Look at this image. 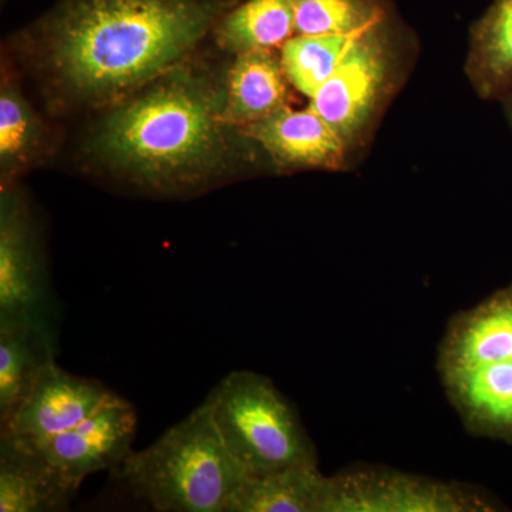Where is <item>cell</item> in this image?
<instances>
[{"label": "cell", "instance_id": "6da1fadb", "mask_svg": "<svg viewBox=\"0 0 512 512\" xmlns=\"http://www.w3.org/2000/svg\"><path fill=\"white\" fill-rule=\"evenodd\" d=\"M237 3L57 0L13 49L50 114H97L197 53Z\"/></svg>", "mask_w": 512, "mask_h": 512}, {"label": "cell", "instance_id": "7a4b0ae2", "mask_svg": "<svg viewBox=\"0 0 512 512\" xmlns=\"http://www.w3.org/2000/svg\"><path fill=\"white\" fill-rule=\"evenodd\" d=\"M228 66L198 50L97 113L83 140L84 163L160 197L201 194L237 177L251 140L222 119Z\"/></svg>", "mask_w": 512, "mask_h": 512}, {"label": "cell", "instance_id": "3957f363", "mask_svg": "<svg viewBox=\"0 0 512 512\" xmlns=\"http://www.w3.org/2000/svg\"><path fill=\"white\" fill-rule=\"evenodd\" d=\"M113 473L134 500L157 512H225L249 476L229 453L205 402Z\"/></svg>", "mask_w": 512, "mask_h": 512}, {"label": "cell", "instance_id": "277c9868", "mask_svg": "<svg viewBox=\"0 0 512 512\" xmlns=\"http://www.w3.org/2000/svg\"><path fill=\"white\" fill-rule=\"evenodd\" d=\"M440 373L471 430L512 443V286L454 320Z\"/></svg>", "mask_w": 512, "mask_h": 512}, {"label": "cell", "instance_id": "5b68a950", "mask_svg": "<svg viewBox=\"0 0 512 512\" xmlns=\"http://www.w3.org/2000/svg\"><path fill=\"white\" fill-rule=\"evenodd\" d=\"M205 404L229 453L249 476L318 466L298 413L268 377L235 370L211 390Z\"/></svg>", "mask_w": 512, "mask_h": 512}, {"label": "cell", "instance_id": "8992f818", "mask_svg": "<svg viewBox=\"0 0 512 512\" xmlns=\"http://www.w3.org/2000/svg\"><path fill=\"white\" fill-rule=\"evenodd\" d=\"M0 329L57 345L59 308L39 224L18 185L0 188Z\"/></svg>", "mask_w": 512, "mask_h": 512}, {"label": "cell", "instance_id": "52a82bcc", "mask_svg": "<svg viewBox=\"0 0 512 512\" xmlns=\"http://www.w3.org/2000/svg\"><path fill=\"white\" fill-rule=\"evenodd\" d=\"M399 74V57L387 18L357 35L328 82L311 99L316 113L346 146L365 140Z\"/></svg>", "mask_w": 512, "mask_h": 512}, {"label": "cell", "instance_id": "ba28073f", "mask_svg": "<svg viewBox=\"0 0 512 512\" xmlns=\"http://www.w3.org/2000/svg\"><path fill=\"white\" fill-rule=\"evenodd\" d=\"M485 507L461 485L392 471L357 470L328 477L322 512H466Z\"/></svg>", "mask_w": 512, "mask_h": 512}, {"label": "cell", "instance_id": "9c48e42d", "mask_svg": "<svg viewBox=\"0 0 512 512\" xmlns=\"http://www.w3.org/2000/svg\"><path fill=\"white\" fill-rule=\"evenodd\" d=\"M137 424L133 404L114 393L73 429L30 444L67 481L80 488L87 477L101 471L113 473L134 453Z\"/></svg>", "mask_w": 512, "mask_h": 512}, {"label": "cell", "instance_id": "30bf717a", "mask_svg": "<svg viewBox=\"0 0 512 512\" xmlns=\"http://www.w3.org/2000/svg\"><path fill=\"white\" fill-rule=\"evenodd\" d=\"M113 394L100 380L73 375L52 360L43 367L25 402L0 426V434L28 443L49 439L82 423Z\"/></svg>", "mask_w": 512, "mask_h": 512}, {"label": "cell", "instance_id": "8fae6325", "mask_svg": "<svg viewBox=\"0 0 512 512\" xmlns=\"http://www.w3.org/2000/svg\"><path fill=\"white\" fill-rule=\"evenodd\" d=\"M239 131L268 154L278 171H339L348 163L345 141L312 107L288 106Z\"/></svg>", "mask_w": 512, "mask_h": 512}, {"label": "cell", "instance_id": "7c38bea8", "mask_svg": "<svg viewBox=\"0 0 512 512\" xmlns=\"http://www.w3.org/2000/svg\"><path fill=\"white\" fill-rule=\"evenodd\" d=\"M59 137L30 103L18 72L2 62L0 73V188L15 187L20 178L56 153Z\"/></svg>", "mask_w": 512, "mask_h": 512}, {"label": "cell", "instance_id": "4fadbf2b", "mask_svg": "<svg viewBox=\"0 0 512 512\" xmlns=\"http://www.w3.org/2000/svg\"><path fill=\"white\" fill-rule=\"evenodd\" d=\"M77 493L33 444L0 436V512L67 511Z\"/></svg>", "mask_w": 512, "mask_h": 512}, {"label": "cell", "instance_id": "5bb4252c", "mask_svg": "<svg viewBox=\"0 0 512 512\" xmlns=\"http://www.w3.org/2000/svg\"><path fill=\"white\" fill-rule=\"evenodd\" d=\"M288 77L281 56L272 49H256L232 56L227 72L222 119L245 128L289 106Z\"/></svg>", "mask_w": 512, "mask_h": 512}, {"label": "cell", "instance_id": "9a60e30c", "mask_svg": "<svg viewBox=\"0 0 512 512\" xmlns=\"http://www.w3.org/2000/svg\"><path fill=\"white\" fill-rule=\"evenodd\" d=\"M471 86L484 100L512 93V0H494L471 29L466 66Z\"/></svg>", "mask_w": 512, "mask_h": 512}, {"label": "cell", "instance_id": "2e32d148", "mask_svg": "<svg viewBox=\"0 0 512 512\" xmlns=\"http://www.w3.org/2000/svg\"><path fill=\"white\" fill-rule=\"evenodd\" d=\"M326 480L318 466L248 476L229 498L225 512H322Z\"/></svg>", "mask_w": 512, "mask_h": 512}, {"label": "cell", "instance_id": "e0dca14e", "mask_svg": "<svg viewBox=\"0 0 512 512\" xmlns=\"http://www.w3.org/2000/svg\"><path fill=\"white\" fill-rule=\"evenodd\" d=\"M296 0H245L225 13L212 37L231 56L282 47L295 36Z\"/></svg>", "mask_w": 512, "mask_h": 512}, {"label": "cell", "instance_id": "ac0fdd59", "mask_svg": "<svg viewBox=\"0 0 512 512\" xmlns=\"http://www.w3.org/2000/svg\"><path fill=\"white\" fill-rule=\"evenodd\" d=\"M57 345L22 329H0V426L8 423L47 363L56 360Z\"/></svg>", "mask_w": 512, "mask_h": 512}, {"label": "cell", "instance_id": "d6986e66", "mask_svg": "<svg viewBox=\"0 0 512 512\" xmlns=\"http://www.w3.org/2000/svg\"><path fill=\"white\" fill-rule=\"evenodd\" d=\"M362 33V32H360ZM359 35H295L281 47L288 82L312 99L338 69Z\"/></svg>", "mask_w": 512, "mask_h": 512}, {"label": "cell", "instance_id": "ffe728a7", "mask_svg": "<svg viewBox=\"0 0 512 512\" xmlns=\"http://www.w3.org/2000/svg\"><path fill=\"white\" fill-rule=\"evenodd\" d=\"M386 18L383 0H296L295 35H356Z\"/></svg>", "mask_w": 512, "mask_h": 512}, {"label": "cell", "instance_id": "44dd1931", "mask_svg": "<svg viewBox=\"0 0 512 512\" xmlns=\"http://www.w3.org/2000/svg\"><path fill=\"white\" fill-rule=\"evenodd\" d=\"M505 113H507V119L510 121L512 127V93L510 96L504 99Z\"/></svg>", "mask_w": 512, "mask_h": 512}]
</instances>
